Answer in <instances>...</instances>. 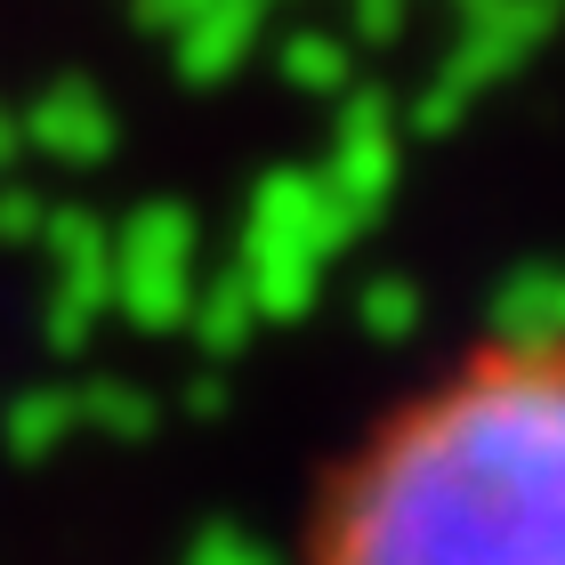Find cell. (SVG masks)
<instances>
[{
  "label": "cell",
  "mask_w": 565,
  "mask_h": 565,
  "mask_svg": "<svg viewBox=\"0 0 565 565\" xmlns=\"http://www.w3.org/2000/svg\"><path fill=\"white\" fill-rule=\"evenodd\" d=\"M307 565H565V323L404 396L323 484Z\"/></svg>",
  "instance_id": "1"
}]
</instances>
